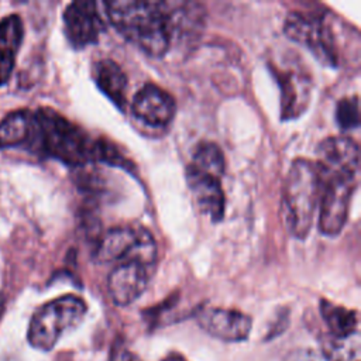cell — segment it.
Here are the masks:
<instances>
[{
    "mask_svg": "<svg viewBox=\"0 0 361 361\" xmlns=\"http://www.w3.org/2000/svg\"><path fill=\"white\" fill-rule=\"evenodd\" d=\"M110 24L144 54L164 56L173 38L168 1L113 0L103 3Z\"/></svg>",
    "mask_w": 361,
    "mask_h": 361,
    "instance_id": "cell-1",
    "label": "cell"
},
{
    "mask_svg": "<svg viewBox=\"0 0 361 361\" xmlns=\"http://www.w3.org/2000/svg\"><path fill=\"white\" fill-rule=\"evenodd\" d=\"M30 148L69 166H83L93 161L94 140L78 124L49 107L34 111V135Z\"/></svg>",
    "mask_w": 361,
    "mask_h": 361,
    "instance_id": "cell-2",
    "label": "cell"
},
{
    "mask_svg": "<svg viewBox=\"0 0 361 361\" xmlns=\"http://www.w3.org/2000/svg\"><path fill=\"white\" fill-rule=\"evenodd\" d=\"M323 189V176L316 161L298 158L290 164L282 186V213L286 228L295 238H306Z\"/></svg>",
    "mask_w": 361,
    "mask_h": 361,
    "instance_id": "cell-3",
    "label": "cell"
},
{
    "mask_svg": "<svg viewBox=\"0 0 361 361\" xmlns=\"http://www.w3.org/2000/svg\"><path fill=\"white\" fill-rule=\"evenodd\" d=\"M86 312V302L76 295H63L44 303L31 317L28 343L41 351L52 350L65 333L79 326Z\"/></svg>",
    "mask_w": 361,
    "mask_h": 361,
    "instance_id": "cell-4",
    "label": "cell"
},
{
    "mask_svg": "<svg viewBox=\"0 0 361 361\" xmlns=\"http://www.w3.org/2000/svg\"><path fill=\"white\" fill-rule=\"evenodd\" d=\"M93 258L99 264L140 259L157 265V243L152 234L142 227H113L99 238Z\"/></svg>",
    "mask_w": 361,
    "mask_h": 361,
    "instance_id": "cell-5",
    "label": "cell"
},
{
    "mask_svg": "<svg viewBox=\"0 0 361 361\" xmlns=\"http://www.w3.org/2000/svg\"><path fill=\"white\" fill-rule=\"evenodd\" d=\"M283 31L289 39L307 47L323 65L337 66L338 51L336 37L326 16L290 11L285 18Z\"/></svg>",
    "mask_w": 361,
    "mask_h": 361,
    "instance_id": "cell-6",
    "label": "cell"
},
{
    "mask_svg": "<svg viewBox=\"0 0 361 361\" xmlns=\"http://www.w3.org/2000/svg\"><path fill=\"white\" fill-rule=\"evenodd\" d=\"M323 176V189L319 200V230L322 234L338 235L348 219L350 202L357 188V176L329 175Z\"/></svg>",
    "mask_w": 361,
    "mask_h": 361,
    "instance_id": "cell-7",
    "label": "cell"
},
{
    "mask_svg": "<svg viewBox=\"0 0 361 361\" xmlns=\"http://www.w3.org/2000/svg\"><path fill=\"white\" fill-rule=\"evenodd\" d=\"M157 265L140 259H127L116 264L107 278V289L117 306H128L147 289Z\"/></svg>",
    "mask_w": 361,
    "mask_h": 361,
    "instance_id": "cell-8",
    "label": "cell"
},
{
    "mask_svg": "<svg viewBox=\"0 0 361 361\" xmlns=\"http://www.w3.org/2000/svg\"><path fill=\"white\" fill-rule=\"evenodd\" d=\"M62 20L65 37L76 49L96 44L106 27L97 3L89 0H76L68 4Z\"/></svg>",
    "mask_w": 361,
    "mask_h": 361,
    "instance_id": "cell-9",
    "label": "cell"
},
{
    "mask_svg": "<svg viewBox=\"0 0 361 361\" xmlns=\"http://www.w3.org/2000/svg\"><path fill=\"white\" fill-rule=\"evenodd\" d=\"M316 164L322 175H353L360 169L358 144L345 135L327 137L317 145Z\"/></svg>",
    "mask_w": 361,
    "mask_h": 361,
    "instance_id": "cell-10",
    "label": "cell"
},
{
    "mask_svg": "<svg viewBox=\"0 0 361 361\" xmlns=\"http://www.w3.org/2000/svg\"><path fill=\"white\" fill-rule=\"evenodd\" d=\"M131 111L140 121L152 127H162L173 120L176 103L166 90L154 83H147L135 93Z\"/></svg>",
    "mask_w": 361,
    "mask_h": 361,
    "instance_id": "cell-11",
    "label": "cell"
},
{
    "mask_svg": "<svg viewBox=\"0 0 361 361\" xmlns=\"http://www.w3.org/2000/svg\"><path fill=\"white\" fill-rule=\"evenodd\" d=\"M199 326L212 337L221 341H244L251 331V317L240 310L212 307L197 314Z\"/></svg>",
    "mask_w": 361,
    "mask_h": 361,
    "instance_id": "cell-12",
    "label": "cell"
},
{
    "mask_svg": "<svg viewBox=\"0 0 361 361\" xmlns=\"http://www.w3.org/2000/svg\"><path fill=\"white\" fill-rule=\"evenodd\" d=\"M274 73L281 86V117L283 120L296 118L309 104L312 94L310 76L295 66L274 71Z\"/></svg>",
    "mask_w": 361,
    "mask_h": 361,
    "instance_id": "cell-13",
    "label": "cell"
},
{
    "mask_svg": "<svg viewBox=\"0 0 361 361\" xmlns=\"http://www.w3.org/2000/svg\"><path fill=\"white\" fill-rule=\"evenodd\" d=\"M186 180L199 210L212 221H220L226 212L221 178L186 168Z\"/></svg>",
    "mask_w": 361,
    "mask_h": 361,
    "instance_id": "cell-14",
    "label": "cell"
},
{
    "mask_svg": "<svg viewBox=\"0 0 361 361\" xmlns=\"http://www.w3.org/2000/svg\"><path fill=\"white\" fill-rule=\"evenodd\" d=\"M23 37L24 25L18 14H10L0 20V86L6 85L13 73Z\"/></svg>",
    "mask_w": 361,
    "mask_h": 361,
    "instance_id": "cell-15",
    "label": "cell"
},
{
    "mask_svg": "<svg viewBox=\"0 0 361 361\" xmlns=\"http://www.w3.org/2000/svg\"><path fill=\"white\" fill-rule=\"evenodd\" d=\"M93 79L97 87L118 107L126 106L127 76L121 66L111 59H100L93 65Z\"/></svg>",
    "mask_w": 361,
    "mask_h": 361,
    "instance_id": "cell-16",
    "label": "cell"
},
{
    "mask_svg": "<svg viewBox=\"0 0 361 361\" xmlns=\"http://www.w3.org/2000/svg\"><path fill=\"white\" fill-rule=\"evenodd\" d=\"M34 135V111L20 109L0 121V148L30 147Z\"/></svg>",
    "mask_w": 361,
    "mask_h": 361,
    "instance_id": "cell-17",
    "label": "cell"
},
{
    "mask_svg": "<svg viewBox=\"0 0 361 361\" xmlns=\"http://www.w3.org/2000/svg\"><path fill=\"white\" fill-rule=\"evenodd\" d=\"M320 314L329 329L330 336L341 337L358 331V314L355 310L336 305L327 299H322Z\"/></svg>",
    "mask_w": 361,
    "mask_h": 361,
    "instance_id": "cell-18",
    "label": "cell"
},
{
    "mask_svg": "<svg viewBox=\"0 0 361 361\" xmlns=\"http://www.w3.org/2000/svg\"><path fill=\"white\" fill-rule=\"evenodd\" d=\"M188 168L192 171L223 178L226 173V158L217 144L203 141L195 148Z\"/></svg>",
    "mask_w": 361,
    "mask_h": 361,
    "instance_id": "cell-19",
    "label": "cell"
},
{
    "mask_svg": "<svg viewBox=\"0 0 361 361\" xmlns=\"http://www.w3.org/2000/svg\"><path fill=\"white\" fill-rule=\"evenodd\" d=\"M323 355L329 361H360L361 341L360 333L355 331L348 336H330L322 347Z\"/></svg>",
    "mask_w": 361,
    "mask_h": 361,
    "instance_id": "cell-20",
    "label": "cell"
},
{
    "mask_svg": "<svg viewBox=\"0 0 361 361\" xmlns=\"http://www.w3.org/2000/svg\"><path fill=\"white\" fill-rule=\"evenodd\" d=\"M336 121L343 130L357 128L360 124V104L358 97H344L337 102Z\"/></svg>",
    "mask_w": 361,
    "mask_h": 361,
    "instance_id": "cell-21",
    "label": "cell"
},
{
    "mask_svg": "<svg viewBox=\"0 0 361 361\" xmlns=\"http://www.w3.org/2000/svg\"><path fill=\"white\" fill-rule=\"evenodd\" d=\"M285 361H329L322 351L312 348H298L288 353Z\"/></svg>",
    "mask_w": 361,
    "mask_h": 361,
    "instance_id": "cell-22",
    "label": "cell"
},
{
    "mask_svg": "<svg viewBox=\"0 0 361 361\" xmlns=\"http://www.w3.org/2000/svg\"><path fill=\"white\" fill-rule=\"evenodd\" d=\"M121 361H140V360L135 355H133V354H124Z\"/></svg>",
    "mask_w": 361,
    "mask_h": 361,
    "instance_id": "cell-23",
    "label": "cell"
},
{
    "mask_svg": "<svg viewBox=\"0 0 361 361\" xmlns=\"http://www.w3.org/2000/svg\"><path fill=\"white\" fill-rule=\"evenodd\" d=\"M3 312H4V305H3V302H0V319H1Z\"/></svg>",
    "mask_w": 361,
    "mask_h": 361,
    "instance_id": "cell-24",
    "label": "cell"
}]
</instances>
